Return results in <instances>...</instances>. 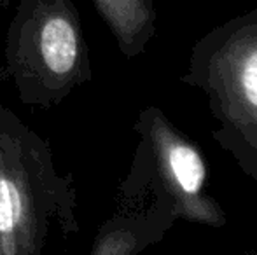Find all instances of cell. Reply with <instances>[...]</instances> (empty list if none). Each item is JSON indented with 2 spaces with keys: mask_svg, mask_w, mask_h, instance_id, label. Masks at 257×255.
Returning a JSON list of instances; mask_svg holds the SVG:
<instances>
[{
  "mask_svg": "<svg viewBox=\"0 0 257 255\" xmlns=\"http://www.w3.org/2000/svg\"><path fill=\"white\" fill-rule=\"evenodd\" d=\"M32 199L23 178L0 156V253L21 252L32 227Z\"/></svg>",
  "mask_w": 257,
  "mask_h": 255,
  "instance_id": "6da1fadb",
  "label": "cell"
},
{
  "mask_svg": "<svg viewBox=\"0 0 257 255\" xmlns=\"http://www.w3.org/2000/svg\"><path fill=\"white\" fill-rule=\"evenodd\" d=\"M41 60L51 74L68 75L79 60V39L75 27L61 14L49 16L39 32Z\"/></svg>",
  "mask_w": 257,
  "mask_h": 255,
  "instance_id": "7a4b0ae2",
  "label": "cell"
},
{
  "mask_svg": "<svg viewBox=\"0 0 257 255\" xmlns=\"http://www.w3.org/2000/svg\"><path fill=\"white\" fill-rule=\"evenodd\" d=\"M170 166L186 192H198L205 180V166L201 157L187 145H173L170 150Z\"/></svg>",
  "mask_w": 257,
  "mask_h": 255,
  "instance_id": "3957f363",
  "label": "cell"
},
{
  "mask_svg": "<svg viewBox=\"0 0 257 255\" xmlns=\"http://www.w3.org/2000/svg\"><path fill=\"white\" fill-rule=\"evenodd\" d=\"M241 81H243V89L247 98L250 100L252 105L257 107V51H254L248 56L243 68Z\"/></svg>",
  "mask_w": 257,
  "mask_h": 255,
  "instance_id": "277c9868",
  "label": "cell"
}]
</instances>
